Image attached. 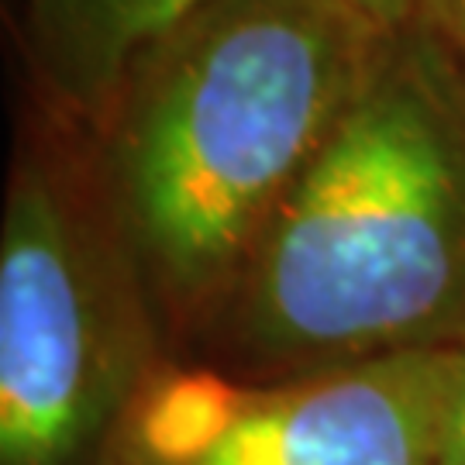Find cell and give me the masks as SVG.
I'll list each match as a JSON object with an SVG mask.
<instances>
[{"label": "cell", "mask_w": 465, "mask_h": 465, "mask_svg": "<svg viewBox=\"0 0 465 465\" xmlns=\"http://www.w3.org/2000/svg\"><path fill=\"white\" fill-rule=\"evenodd\" d=\"M397 38L338 0H207L117 94L121 232L173 303L224 297Z\"/></svg>", "instance_id": "1"}, {"label": "cell", "mask_w": 465, "mask_h": 465, "mask_svg": "<svg viewBox=\"0 0 465 465\" xmlns=\"http://www.w3.org/2000/svg\"><path fill=\"white\" fill-rule=\"evenodd\" d=\"M224 297L286 380L465 341V86L431 35L393 42Z\"/></svg>", "instance_id": "2"}, {"label": "cell", "mask_w": 465, "mask_h": 465, "mask_svg": "<svg viewBox=\"0 0 465 465\" xmlns=\"http://www.w3.org/2000/svg\"><path fill=\"white\" fill-rule=\"evenodd\" d=\"M145 324L69 176L25 159L0 232V465H90L138 400Z\"/></svg>", "instance_id": "3"}, {"label": "cell", "mask_w": 465, "mask_h": 465, "mask_svg": "<svg viewBox=\"0 0 465 465\" xmlns=\"http://www.w3.org/2000/svg\"><path fill=\"white\" fill-rule=\"evenodd\" d=\"M451 369L455 345L242 386L224 431L186 465H438Z\"/></svg>", "instance_id": "4"}, {"label": "cell", "mask_w": 465, "mask_h": 465, "mask_svg": "<svg viewBox=\"0 0 465 465\" xmlns=\"http://www.w3.org/2000/svg\"><path fill=\"white\" fill-rule=\"evenodd\" d=\"M207 0H28L32 45L52 90L107 117L134 63Z\"/></svg>", "instance_id": "5"}, {"label": "cell", "mask_w": 465, "mask_h": 465, "mask_svg": "<svg viewBox=\"0 0 465 465\" xmlns=\"http://www.w3.org/2000/svg\"><path fill=\"white\" fill-rule=\"evenodd\" d=\"M420 15L431 25L434 45L445 52L465 86V0H420Z\"/></svg>", "instance_id": "6"}, {"label": "cell", "mask_w": 465, "mask_h": 465, "mask_svg": "<svg viewBox=\"0 0 465 465\" xmlns=\"http://www.w3.org/2000/svg\"><path fill=\"white\" fill-rule=\"evenodd\" d=\"M438 465H465V341L455 345V369H451L449 407H445V428H441V462Z\"/></svg>", "instance_id": "7"}, {"label": "cell", "mask_w": 465, "mask_h": 465, "mask_svg": "<svg viewBox=\"0 0 465 465\" xmlns=\"http://www.w3.org/2000/svg\"><path fill=\"white\" fill-rule=\"evenodd\" d=\"M338 4H345L351 15H359L390 38H400V32L414 25V17L420 15V0H338Z\"/></svg>", "instance_id": "8"}]
</instances>
